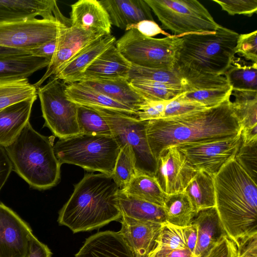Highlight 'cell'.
<instances>
[{"label": "cell", "mask_w": 257, "mask_h": 257, "mask_svg": "<svg viewBox=\"0 0 257 257\" xmlns=\"http://www.w3.org/2000/svg\"><path fill=\"white\" fill-rule=\"evenodd\" d=\"M230 98L217 106L202 110L148 120L147 136L155 159L170 146L240 134L241 127L232 109Z\"/></svg>", "instance_id": "cell-1"}, {"label": "cell", "mask_w": 257, "mask_h": 257, "mask_svg": "<svg viewBox=\"0 0 257 257\" xmlns=\"http://www.w3.org/2000/svg\"><path fill=\"white\" fill-rule=\"evenodd\" d=\"M216 208L227 235L237 246L257 234V186L233 158L214 176Z\"/></svg>", "instance_id": "cell-2"}, {"label": "cell", "mask_w": 257, "mask_h": 257, "mask_svg": "<svg viewBox=\"0 0 257 257\" xmlns=\"http://www.w3.org/2000/svg\"><path fill=\"white\" fill-rule=\"evenodd\" d=\"M119 189L111 176L85 174L60 210L58 222L74 233L90 231L121 219Z\"/></svg>", "instance_id": "cell-3"}, {"label": "cell", "mask_w": 257, "mask_h": 257, "mask_svg": "<svg viewBox=\"0 0 257 257\" xmlns=\"http://www.w3.org/2000/svg\"><path fill=\"white\" fill-rule=\"evenodd\" d=\"M50 137L43 136L28 122L5 149L14 171L31 187L46 190L60 180V163Z\"/></svg>", "instance_id": "cell-4"}, {"label": "cell", "mask_w": 257, "mask_h": 257, "mask_svg": "<svg viewBox=\"0 0 257 257\" xmlns=\"http://www.w3.org/2000/svg\"><path fill=\"white\" fill-rule=\"evenodd\" d=\"M239 35L220 25L213 32L181 36L182 42L174 69L224 75L234 59Z\"/></svg>", "instance_id": "cell-5"}, {"label": "cell", "mask_w": 257, "mask_h": 257, "mask_svg": "<svg viewBox=\"0 0 257 257\" xmlns=\"http://www.w3.org/2000/svg\"><path fill=\"white\" fill-rule=\"evenodd\" d=\"M53 149L61 164L75 165L89 171L110 176L120 150L112 135L83 134L59 139Z\"/></svg>", "instance_id": "cell-6"}, {"label": "cell", "mask_w": 257, "mask_h": 257, "mask_svg": "<svg viewBox=\"0 0 257 257\" xmlns=\"http://www.w3.org/2000/svg\"><path fill=\"white\" fill-rule=\"evenodd\" d=\"M181 42L180 37H148L133 29L116 40L115 44L132 65L173 70Z\"/></svg>", "instance_id": "cell-7"}, {"label": "cell", "mask_w": 257, "mask_h": 257, "mask_svg": "<svg viewBox=\"0 0 257 257\" xmlns=\"http://www.w3.org/2000/svg\"><path fill=\"white\" fill-rule=\"evenodd\" d=\"M162 27L181 37L191 33L213 32L220 25L196 0H145Z\"/></svg>", "instance_id": "cell-8"}, {"label": "cell", "mask_w": 257, "mask_h": 257, "mask_svg": "<svg viewBox=\"0 0 257 257\" xmlns=\"http://www.w3.org/2000/svg\"><path fill=\"white\" fill-rule=\"evenodd\" d=\"M92 108L107 122L111 135L120 148L125 145L131 147L137 173L154 177L157 160L151 152L147 139V121L140 120L134 115L115 110Z\"/></svg>", "instance_id": "cell-9"}, {"label": "cell", "mask_w": 257, "mask_h": 257, "mask_svg": "<svg viewBox=\"0 0 257 257\" xmlns=\"http://www.w3.org/2000/svg\"><path fill=\"white\" fill-rule=\"evenodd\" d=\"M66 84L50 78L49 81L37 89L44 125L59 139L80 134L77 119V106L65 94Z\"/></svg>", "instance_id": "cell-10"}, {"label": "cell", "mask_w": 257, "mask_h": 257, "mask_svg": "<svg viewBox=\"0 0 257 257\" xmlns=\"http://www.w3.org/2000/svg\"><path fill=\"white\" fill-rule=\"evenodd\" d=\"M66 27L56 20L43 18L0 23V47L28 52L55 39Z\"/></svg>", "instance_id": "cell-11"}, {"label": "cell", "mask_w": 257, "mask_h": 257, "mask_svg": "<svg viewBox=\"0 0 257 257\" xmlns=\"http://www.w3.org/2000/svg\"><path fill=\"white\" fill-rule=\"evenodd\" d=\"M241 133L234 137L212 139L176 146L195 171L215 176L235 156L241 145Z\"/></svg>", "instance_id": "cell-12"}, {"label": "cell", "mask_w": 257, "mask_h": 257, "mask_svg": "<svg viewBox=\"0 0 257 257\" xmlns=\"http://www.w3.org/2000/svg\"><path fill=\"white\" fill-rule=\"evenodd\" d=\"M156 160L154 177L167 195L183 192L197 172L189 165L176 146L164 149Z\"/></svg>", "instance_id": "cell-13"}, {"label": "cell", "mask_w": 257, "mask_h": 257, "mask_svg": "<svg viewBox=\"0 0 257 257\" xmlns=\"http://www.w3.org/2000/svg\"><path fill=\"white\" fill-rule=\"evenodd\" d=\"M32 234L29 224L0 201V257H27Z\"/></svg>", "instance_id": "cell-14"}, {"label": "cell", "mask_w": 257, "mask_h": 257, "mask_svg": "<svg viewBox=\"0 0 257 257\" xmlns=\"http://www.w3.org/2000/svg\"><path fill=\"white\" fill-rule=\"evenodd\" d=\"M105 35L73 27H66L60 33V42L42 78L34 84L38 89L48 78L56 74L69 60L90 43Z\"/></svg>", "instance_id": "cell-15"}, {"label": "cell", "mask_w": 257, "mask_h": 257, "mask_svg": "<svg viewBox=\"0 0 257 257\" xmlns=\"http://www.w3.org/2000/svg\"><path fill=\"white\" fill-rule=\"evenodd\" d=\"M115 42V37L111 34L100 37L79 51L51 77L66 84L79 82L85 70Z\"/></svg>", "instance_id": "cell-16"}, {"label": "cell", "mask_w": 257, "mask_h": 257, "mask_svg": "<svg viewBox=\"0 0 257 257\" xmlns=\"http://www.w3.org/2000/svg\"><path fill=\"white\" fill-rule=\"evenodd\" d=\"M75 257H137L118 232L107 230L87 238Z\"/></svg>", "instance_id": "cell-17"}, {"label": "cell", "mask_w": 257, "mask_h": 257, "mask_svg": "<svg viewBox=\"0 0 257 257\" xmlns=\"http://www.w3.org/2000/svg\"><path fill=\"white\" fill-rule=\"evenodd\" d=\"M119 231L137 257H147L153 249L162 223L121 216Z\"/></svg>", "instance_id": "cell-18"}, {"label": "cell", "mask_w": 257, "mask_h": 257, "mask_svg": "<svg viewBox=\"0 0 257 257\" xmlns=\"http://www.w3.org/2000/svg\"><path fill=\"white\" fill-rule=\"evenodd\" d=\"M71 7V26L96 33L111 34L109 15L99 1L79 0Z\"/></svg>", "instance_id": "cell-19"}, {"label": "cell", "mask_w": 257, "mask_h": 257, "mask_svg": "<svg viewBox=\"0 0 257 257\" xmlns=\"http://www.w3.org/2000/svg\"><path fill=\"white\" fill-rule=\"evenodd\" d=\"M60 12L54 0H0V23L38 16L57 20L55 16Z\"/></svg>", "instance_id": "cell-20"}, {"label": "cell", "mask_w": 257, "mask_h": 257, "mask_svg": "<svg viewBox=\"0 0 257 257\" xmlns=\"http://www.w3.org/2000/svg\"><path fill=\"white\" fill-rule=\"evenodd\" d=\"M191 223L197 228L194 257H205L222 237L226 234L216 207L196 213Z\"/></svg>", "instance_id": "cell-21"}, {"label": "cell", "mask_w": 257, "mask_h": 257, "mask_svg": "<svg viewBox=\"0 0 257 257\" xmlns=\"http://www.w3.org/2000/svg\"><path fill=\"white\" fill-rule=\"evenodd\" d=\"M111 25L125 30L144 20L154 21L152 10L145 0H101Z\"/></svg>", "instance_id": "cell-22"}, {"label": "cell", "mask_w": 257, "mask_h": 257, "mask_svg": "<svg viewBox=\"0 0 257 257\" xmlns=\"http://www.w3.org/2000/svg\"><path fill=\"white\" fill-rule=\"evenodd\" d=\"M137 112L145 98L126 78H86L80 81Z\"/></svg>", "instance_id": "cell-23"}, {"label": "cell", "mask_w": 257, "mask_h": 257, "mask_svg": "<svg viewBox=\"0 0 257 257\" xmlns=\"http://www.w3.org/2000/svg\"><path fill=\"white\" fill-rule=\"evenodd\" d=\"M37 97L0 109V145L11 144L29 122L32 106Z\"/></svg>", "instance_id": "cell-24"}, {"label": "cell", "mask_w": 257, "mask_h": 257, "mask_svg": "<svg viewBox=\"0 0 257 257\" xmlns=\"http://www.w3.org/2000/svg\"><path fill=\"white\" fill-rule=\"evenodd\" d=\"M115 43L91 63L84 71L81 80L86 78H123L127 79L132 65L119 52Z\"/></svg>", "instance_id": "cell-25"}, {"label": "cell", "mask_w": 257, "mask_h": 257, "mask_svg": "<svg viewBox=\"0 0 257 257\" xmlns=\"http://www.w3.org/2000/svg\"><path fill=\"white\" fill-rule=\"evenodd\" d=\"M65 91L67 98L77 105L115 110L137 117V112L131 108L81 82L67 84Z\"/></svg>", "instance_id": "cell-26"}, {"label": "cell", "mask_w": 257, "mask_h": 257, "mask_svg": "<svg viewBox=\"0 0 257 257\" xmlns=\"http://www.w3.org/2000/svg\"><path fill=\"white\" fill-rule=\"evenodd\" d=\"M118 199L121 216L144 221L166 222L162 206L128 195L121 190L118 192Z\"/></svg>", "instance_id": "cell-27"}, {"label": "cell", "mask_w": 257, "mask_h": 257, "mask_svg": "<svg viewBox=\"0 0 257 257\" xmlns=\"http://www.w3.org/2000/svg\"><path fill=\"white\" fill-rule=\"evenodd\" d=\"M184 191L196 213L216 206L214 176L205 171H197Z\"/></svg>", "instance_id": "cell-28"}, {"label": "cell", "mask_w": 257, "mask_h": 257, "mask_svg": "<svg viewBox=\"0 0 257 257\" xmlns=\"http://www.w3.org/2000/svg\"><path fill=\"white\" fill-rule=\"evenodd\" d=\"M50 62V60L31 55L0 56V78H28Z\"/></svg>", "instance_id": "cell-29"}, {"label": "cell", "mask_w": 257, "mask_h": 257, "mask_svg": "<svg viewBox=\"0 0 257 257\" xmlns=\"http://www.w3.org/2000/svg\"><path fill=\"white\" fill-rule=\"evenodd\" d=\"M163 207L166 221L180 227L190 225L196 213L184 191L167 195Z\"/></svg>", "instance_id": "cell-30"}, {"label": "cell", "mask_w": 257, "mask_h": 257, "mask_svg": "<svg viewBox=\"0 0 257 257\" xmlns=\"http://www.w3.org/2000/svg\"><path fill=\"white\" fill-rule=\"evenodd\" d=\"M37 96V89L28 78H0V109Z\"/></svg>", "instance_id": "cell-31"}, {"label": "cell", "mask_w": 257, "mask_h": 257, "mask_svg": "<svg viewBox=\"0 0 257 257\" xmlns=\"http://www.w3.org/2000/svg\"><path fill=\"white\" fill-rule=\"evenodd\" d=\"M123 192L163 207L167 194L158 183L155 177L136 173Z\"/></svg>", "instance_id": "cell-32"}, {"label": "cell", "mask_w": 257, "mask_h": 257, "mask_svg": "<svg viewBox=\"0 0 257 257\" xmlns=\"http://www.w3.org/2000/svg\"><path fill=\"white\" fill-rule=\"evenodd\" d=\"M232 109L237 118L241 130L257 125V91L232 90Z\"/></svg>", "instance_id": "cell-33"}, {"label": "cell", "mask_w": 257, "mask_h": 257, "mask_svg": "<svg viewBox=\"0 0 257 257\" xmlns=\"http://www.w3.org/2000/svg\"><path fill=\"white\" fill-rule=\"evenodd\" d=\"M131 85L147 99L168 102L185 91L183 87L161 82L142 80H132Z\"/></svg>", "instance_id": "cell-34"}, {"label": "cell", "mask_w": 257, "mask_h": 257, "mask_svg": "<svg viewBox=\"0 0 257 257\" xmlns=\"http://www.w3.org/2000/svg\"><path fill=\"white\" fill-rule=\"evenodd\" d=\"M224 76L232 90L257 91V63L243 65L233 59Z\"/></svg>", "instance_id": "cell-35"}, {"label": "cell", "mask_w": 257, "mask_h": 257, "mask_svg": "<svg viewBox=\"0 0 257 257\" xmlns=\"http://www.w3.org/2000/svg\"><path fill=\"white\" fill-rule=\"evenodd\" d=\"M77 119L80 134L112 135L107 122L92 107L77 105Z\"/></svg>", "instance_id": "cell-36"}, {"label": "cell", "mask_w": 257, "mask_h": 257, "mask_svg": "<svg viewBox=\"0 0 257 257\" xmlns=\"http://www.w3.org/2000/svg\"><path fill=\"white\" fill-rule=\"evenodd\" d=\"M183 80L185 92L208 89L219 88L229 86L224 75L201 74L186 70L174 69Z\"/></svg>", "instance_id": "cell-37"}, {"label": "cell", "mask_w": 257, "mask_h": 257, "mask_svg": "<svg viewBox=\"0 0 257 257\" xmlns=\"http://www.w3.org/2000/svg\"><path fill=\"white\" fill-rule=\"evenodd\" d=\"M136 173L133 153L131 147L125 145L120 148L111 176L119 190H123Z\"/></svg>", "instance_id": "cell-38"}, {"label": "cell", "mask_w": 257, "mask_h": 257, "mask_svg": "<svg viewBox=\"0 0 257 257\" xmlns=\"http://www.w3.org/2000/svg\"><path fill=\"white\" fill-rule=\"evenodd\" d=\"M135 79L183 86V80L175 69L165 70L131 65L127 80L130 81Z\"/></svg>", "instance_id": "cell-39"}, {"label": "cell", "mask_w": 257, "mask_h": 257, "mask_svg": "<svg viewBox=\"0 0 257 257\" xmlns=\"http://www.w3.org/2000/svg\"><path fill=\"white\" fill-rule=\"evenodd\" d=\"M232 89L227 87L187 91L180 95L183 99L198 102L207 108L217 106L230 97Z\"/></svg>", "instance_id": "cell-40"}, {"label": "cell", "mask_w": 257, "mask_h": 257, "mask_svg": "<svg viewBox=\"0 0 257 257\" xmlns=\"http://www.w3.org/2000/svg\"><path fill=\"white\" fill-rule=\"evenodd\" d=\"M156 249H187L182 227L163 223L153 248Z\"/></svg>", "instance_id": "cell-41"}, {"label": "cell", "mask_w": 257, "mask_h": 257, "mask_svg": "<svg viewBox=\"0 0 257 257\" xmlns=\"http://www.w3.org/2000/svg\"><path fill=\"white\" fill-rule=\"evenodd\" d=\"M234 159L256 183L257 141L241 143Z\"/></svg>", "instance_id": "cell-42"}, {"label": "cell", "mask_w": 257, "mask_h": 257, "mask_svg": "<svg viewBox=\"0 0 257 257\" xmlns=\"http://www.w3.org/2000/svg\"><path fill=\"white\" fill-rule=\"evenodd\" d=\"M206 108L200 103L183 99L179 95L167 103L163 117L181 115Z\"/></svg>", "instance_id": "cell-43"}, {"label": "cell", "mask_w": 257, "mask_h": 257, "mask_svg": "<svg viewBox=\"0 0 257 257\" xmlns=\"http://www.w3.org/2000/svg\"><path fill=\"white\" fill-rule=\"evenodd\" d=\"M229 15L252 16L257 12V0H212Z\"/></svg>", "instance_id": "cell-44"}, {"label": "cell", "mask_w": 257, "mask_h": 257, "mask_svg": "<svg viewBox=\"0 0 257 257\" xmlns=\"http://www.w3.org/2000/svg\"><path fill=\"white\" fill-rule=\"evenodd\" d=\"M235 53L251 63H257V31L239 35Z\"/></svg>", "instance_id": "cell-45"}, {"label": "cell", "mask_w": 257, "mask_h": 257, "mask_svg": "<svg viewBox=\"0 0 257 257\" xmlns=\"http://www.w3.org/2000/svg\"><path fill=\"white\" fill-rule=\"evenodd\" d=\"M167 102L145 98L138 110L137 118L140 120L148 121L163 117Z\"/></svg>", "instance_id": "cell-46"}, {"label": "cell", "mask_w": 257, "mask_h": 257, "mask_svg": "<svg viewBox=\"0 0 257 257\" xmlns=\"http://www.w3.org/2000/svg\"><path fill=\"white\" fill-rule=\"evenodd\" d=\"M236 243L225 234L205 257H236Z\"/></svg>", "instance_id": "cell-47"}, {"label": "cell", "mask_w": 257, "mask_h": 257, "mask_svg": "<svg viewBox=\"0 0 257 257\" xmlns=\"http://www.w3.org/2000/svg\"><path fill=\"white\" fill-rule=\"evenodd\" d=\"M236 257H257V234L239 241Z\"/></svg>", "instance_id": "cell-48"}, {"label": "cell", "mask_w": 257, "mask_h": 257, "mask_svg": "<svg viewBox=\"0 0 257 257\" xmlns=\"http://www.w3.org/2000/svg\"><path fill=\"white\" fill-rule=\"evenodd\" d=\"M60 33L55 39L28 50L30 54L36 57L46 58L51 61L59 45Z\"/></svg>", "instance_id": "cell-49"}, {"label": "cell", "mask_w": 257, "mask_h": 257, "mask_svg": "<svg viewBox=\"0 0 257 257\" xmlns=\"http://www.w3.org/2000/svg\"><path fill=\"white\" fill-rule=\"evenodd\" d=\"M133 29L137 30L141 34L148 37H153L160 34H165L161 27L154 21L151 20H144L131 25L127 27L125 31Z\"/></svg>", "instance_id": "cell-50"}, {"label": "cell", "mask_w": 257, "mask_h": 257, "mask_svg": "<svg viewBox=\"0 0 257 257\" xmlns=\"http://www.w3.org/2000/svg\"><path fill=\"white\" fill-rule=\"evenodd\" d=\"M52 253L47 245L33 234L30 237V250L27 257H51Z\"/></svg>", "instance_id": "cell-51"}, {"label": "cell", "mask_w": 257, "mask_h": 257, "mask_svg": "<svg viewBox=\"0 0 257 257\" xmlns=\"http://www.w3.org/2000/svg\"><path fill=\"white\" fill-rule=\"evenodd\" d=\"M12 169V164L5 148L0 145V191L7 181Z\"/></svg>", "instance_id": "cell-52"}, {"label": "cell", "mask_w": 257, "mask_h": 257, "mask_svg": "<svg viewBox=\"0 0 257 257\" xmlns=\"http://www.w3.org/2000/svg\"><path fill=\"white\" fill-rule=\"evenodd\" d=\"M147 257H194L188 249H153Z\"/></svg>", "instance_id": "cell-53"}, {"label": "cell", "mask_w": 257, "mask_h": 257, "mask_svg": "<svg viewBox=\"0 0 257 257\" xmlns=\"http://www.w3.org/2000/svg\"><path fill=\"white\" fill-rule=\"evenodd\" d=\"M187 249L194 256L197 240V228L193 223L188 226L182 227Z\"/></svg>", "instance_id": "cell-54"}, {"label": "cell", "mask_w": 257, "mask_h": 257, "mask_svg": "<svg viewBox=\"0 0 257 257\" xmlns=\"http://www.w3.org/2000/svg\"><path fill=\"white\" fill-rule=\"evenodd\" d=\"M30 55L29 52L0 47V56Z\"/></svg>", "instance_id": "cell-55"}]
</instances>
